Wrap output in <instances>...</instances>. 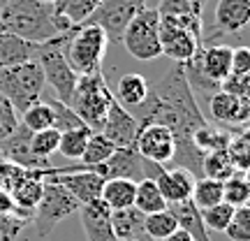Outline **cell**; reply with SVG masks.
I'll return each mask as SVG.
<instances>
[{
    "label": "cell",
    "mask_w": 250,
    "mask_h": 241,
    "mask_svg": "<svg viewBox=\"0 0 250 241\" xmlns=\"http://www.w3.org/2000/svg\"><path fill=\"white\" fill-rule=\"evenodd\" d=\"M236 206L227 204V202H220V204H213L208 209H202V223H204L206 230H213V232H225L227 225L232 220V214Z\"/></svg>",
    "instance_id": "39"
},
{
    "label": "cell",
    "mask_w": 250,
    "mask_h": 241,
    "mask_svg": "<svg viewBox=\"0 0 250 241\" xmlns=\"http://www.w3.org/2000/svg\"><path fill=\"white\" fill-rule=\"evenodd\" d=\"M58 139H61V132L56 128H46V130L33 132L30 134V153L35 158H40V160H49L58 151Z\"/></svg>",
    "instance_id": "38"
},
{
    "label": "cell",
    "mask_w": 250,
    "mask_h": 241,
    "mask_svg": "<svg viewBox=\"0 0 250 241\" xmlns=\"http://www.w3.org/2000/svg\"><path fill=\"white\" fill-rule=\"evenodd\" d=\"M204 21L202 17H160V49L162 56L174 63H188L202 46Z\"/></svg>",
    "instance_id": "5"
},
{
    "label": "cell",
    "mask_w": 250,
    "mask_h": 241,
    "mask_svg": "<svg viewBox=\"0 0 250 241\" xmlns=\"http://www.w3.org/2000/svg\"><path fill=\"white\" fill-rule=\"evenodd\" d=\"M79 202L54 181L44 179V190L40 197V204L33 211V225H35L37 239H49V234L67 218L79 211Z\"/></svg>",
    "instance_id": "8"
},
{
    "label": "cell",
    "mask_w": 250,
    "mask_h": 241,
    "mask_svg": "<svg viewBox=\"0 0 250 241\" xmlns=\"http://www.w3.org/2000/svg\"><path fill=\"white\" fill-rule=\"evenodd\" d=\"M134 209L142 211L144 216L155 214V211H165V209H167V202H165V197H162V193L158 190V186H155V181L153 179L137 181Z\"/></svg>",
    "instance_id": "27"
},
{
    "label": "cell",
    "mask_w": 250,
    "mask_h": 241,
    "mask_svg": "<svg viewBox=\"0 0 250 241\" xmlns=\"http://www.w3.org/2000/svg\"><path fill=\"white\" fill-rule=\"evenodd\" d=\"M93 172H98L102 179H130V181H144L155 179L162 172V165L142 158L134 151V146H123L111 153V158L102 165H90Z\"/></svg>",
    "instance_id": "11"
},
{
    "label": "cell",
    "mask_w": 250,
    "mask_h": 241,
    "mask_svg": "<svg viewBox=\"0 0 250 241\" xmlns=\"http://www.w3.org/2000/svg\"><path fill=\"white\" fill-rule=\"evenodd\" d=\"M21 125L28 128L30 132H40V130H46V128H54V111L49 107V102L40 100L35 105L21 114Z\"/></svg>",
    "instance_id": "36"
},
{
    "label": "cell",
    "mask_w": 250,
    "mask_h": 241,
    "mask_svg": "<svg viewBox=\"0 0 250 241\" xmlns=\"http://www.w3.org/2000/svg\"><path fill=\"white\" fill-rule=\"evenodd\" d=\"M225 234L229 237V241H250V206H236L232 214V220L227 225Z\"/></svg>",
    "instance_id": "43"
},
{
    "label": "cell",
    "mask_w": 250,
    "mask_h": 241,
    "mask_svg": "<svg viewBox=\"0 0 250 241\" xmlns=\"http://www.w3.org/2000/svg\"><path fill=\"white\" fill-rule=\"evenodd\" d=\"M220 90L250 98V74H229L227 79L220 81Z\"/></svg>",
    "instance_id": "45"
},
{
    "label": "cell",
    "mask_w": 250,
    "mask_h": 241,
    "mask_svg": "<svg viewBox=\"0 0 250 241\" xmlns=\"http://www.w3.org/2000/svg\"><path fill=\"white\" fill-rule=\"evenodd\" d=\"M28 220H33V214L17 209V206H14V211L0 216V241H14L17 234L28 225Z\"/></svg>",
    "instance_id": "40"
},
{
    "label": "cell",
    "mask_w": 250,
    "mask_h": 241,
    "mask_svg": "<svg viewBox=\"0 0 250 241\" xmlns=\"http://www.w3.org/2000/svg\"><path fill=\"white\" fill-rule=\"evenodd\" d=\"M148 95V81L144 79V74H137V72H127L118 79L116 93L114 98L116 102H121L123 107H139Z\"/></svg>",
    "instance_id": "25"
},
{
    "label": "cell",
    "mask_w": 250,
    "mask_h": 241,
    "mask_svg": "<svg viewBox=\"0 0 250 241\" xmlns=\"http://www.w3.org/2000/svg\"><path fill=\"white\" fill-rule=\"evenodd\" d=\"M195 61L199 70L215 84L229 77L232 72V46L229 44H202L197 49Z\"/></svg>",
    "instance_id": "19"
},
{
    "label": "cell",
    "mask_w": 250,
    "mask_h": 241,
    "mask_svg": "<svg viewBox=\"0 0 250 241\" xmlns=\"http://www.w3.org/2000/svg\"><path fill=\"white\" fill-rule=\"evenodd\" d=\"M250 199V183L246 172H236L234 176L223 181V202L232 206H243Z\"/></svg>",
    "instance_id": "37"
},
{
    "label": "cell",
    "mask_w": 250,
    "mask_h": 241,
    "mask_svg": "<svg viewBox=\"0 0 250 241\" xmlns=\"http://www.w3.org/2000/svg\"><path fill=\"white\" fill-rule=\"evenodd\" d=\"M107 46L109 40L104 30L93 23L74 26L70 33L62 35V54L74 74H93L102 70Z\"/></svg>",
    "instance_id": "3"
},
{
    "label": "cell",
    "mask_w": 250,
    "mask_h": 241,
    "mask_svg": "<svg viewBox=\"0 0 250 241\" xmlns=\"http://www.w3.org/2000/svg\"><path fill=\"white\" fill-rule=\"evenodd\" d=\"M42 190H44V179H42V172L37 170H23L21 176H19L12 188H9V195H12V202L17 209H23V211H35V206L40 204V197H42Z\"/></svg>",
    "instance_id": "21"
},
{
    "label": "cell",
    "mask_w": 250,
    "mask_h": 241,
    "mask_svg": "<svg viewBox=\"0 0 250 241\" xmlns=\"http://www.w3.org/2000/svg\"><path fill=\"white\" fill-rule=\"evenodd\" d=\"M40 2H49V5H54L56 0H40Z\"/></svg>",
    "instance_id": "50"
},
{
    "label": "cell",
    "mask_w": 250,
    "mask_h": 241,
    "mask_svg": "<svg viewBox=\"0 0 250 241\" xmlns=\"http://www.w3.org/2000/svg\"><path fill=\"white\" fill-rule=\"evenodd\" d=\"M9 211H14V202H12V195H9V190L0 188V216L9 214Z\"/></svg>",
    "instance_id": "47"
},
{
    "label": "cell",
    "mask_w": 250,
    "mask_h": 241,
    "mask_svg": "<svg viewBox=\"0 0 250 241\" xmlns=\"http://www.w3.org/2000/svg\"><path fill=\"white\" fill-rule=\"evenodd\" d=\"M0 7H2V0H0Z\"/></svg>",
    "instance_id": "52"
},
{
    "label": "cell",
    "mask_w": 250,
    "mask_h": 241,
    "mask_svg": "<svg viewBox=\"0 0 250 241\" xmlns=\"http://www.w3.org/2000/svg\"><path fill=\"white\" fill-rule=\"evenodd\" d=\"M155 186L162 193L167 206L176 204V202H186L192 195V186H195V174H190L183 167H162V172L155 176Z\"/></svg>",
    "instance_id": "18"
},
{
    "label": "cell",
    "mask_w": 250,
    "mask_h": 241,
    "mask_svg": "<svg viewBox=\"0 0 250 241\" xmlns=\"http://www.w3.org/2000/svg\"><path fill=\"white\" fill-rule=\"evenodd\" d=\"M111 102H114V93L109 90L102 70L93 72V74H77L70 107L93 132H100Z\"/></svg>",
    "instance_id": "4"
},
{
    "label": "cell",
    "mask_w": 250,
    "mask_h": 241,
    "mask_svg": "<svg viewBox=\"0 0 250 241\" xmlns=\"http://www.w3.org/2000/svg\"><path fill=\"white\" fill-rule=\"evenodd\" d=\"M132 116L139 125L158 123L169 128L174 139H192L195 130L208 123L199 111L195 93L186 79L183 65L179 63L153 86H148V95L139 107H134Z\"/></svg>",
    "instance_id": "1"
},
{
    "label": "cell",
    "mask_w": 250,
    "mask_h": 241,
    "mask_svg": "<svg viewBox=\"0 0 250 241\" xmlns=\"http://www.w3.org/2000/svg\"><path fill=\"white\" fill-rule=\"evenodd\" d=\"M160 17H202L204 2L199 0H160Z\"/></svg>",
    "instance_id": "41"
},
{
    "label": "cell",
    "mask_w": 250,
    "mask_h": 241,
    "mask_svg": "<svg viewBox=\"0 0 250 241\" xmlns=\"http://www.w3.org/2000/svg\"><path fill=\"white\" fill-rule=\"evenodd\" d=\"M42 179L62 186L81 206L100 199L102 183H104V179L98 172H93L90 165H81V162H74L70 167H46L42 170Z\"/></svg>",
    "instance_id": "10"
},
{
    "label": "cell",
    "mask_w": 250,
    "mask_h": 241,
    "mask_svg": "<svg viewBox=\"0 0 250 241\" xmlns=\"http://www.w3.org/2000/svg\"><path fill=\"white\" fill-rule=\"evenodd\" d=\"M229 74H250V49L248 46L232 49V72Z\"/></svg>",
    "instance_id": "46"
},
{
    "label": "cell",
    "mask_w": 250,
    "mask_h": 241,
    "mask_svg": "<svg viewBox=\"0 0 250 241\" xmlns=\"http://www.w3.org/2000/svg\"><path fill=\"white\" fill-rule=\"evenodd\" d=\"M62 35L54 37L49 42H42L35 61L42 67L44 84H49L56 90V100L70 105L72 93H74V84H77V74L70 67V63L65 61V54H62Z\"/></svg>",
    "instance_id": "9"
},
{
    "label": "cell",
    "mask_w": 250,
    "mask_h": 241,
    "mask_svg": "<svg viewBox=\"0 0 250 241\" xmlns=\"http://www.w3.org/2000/svg\"><path fill=\"white\" fill-rule=\"evenodd\" d=\"M81 214V227L86 234V241H118L111 223H109V206L102 199H95L90 204L79 206Z\"/></svg>",
    "instance_id": "20"
},
{
    "label": "cell",
    "mask_w": 250,
    "mask_h": 241,
    "mask_svg": "<svg viewBox=\"0 0 250 241\" xmlns=\"http://www.w3.org/2000/svg\"><path fill=\"white\" fill-rule=\"evenodd\" d=\"M19 123H21L19 121V111L12 107V102L7 98L0 95V142L7 139L9 134L19 128Z\"/></svg>",
    "instance_id": "44"
},
{
    "label": "cell",
    "mask_w": 250,
    "mask_h": 241,
    "mask_svg": "<svg viewBox=\"0 0 250 241\" xmlns=\"http://www.w3.org/2000/svg\"><path fill=\"white\" fill-rule=\"evenodd\" d=\"M250 21V0H218L213 12L211 35H234L241 33Z\"/></svg>",
    "instance_id": "17"
},
{
    "label": "cell",
    "mask_w": 250,
    "mask_h": 241,
    "mask_svg": "<svg viewBox=\"0 0 250 241\" xmlns=\"http://www.w3.org/2000/svg\"><path fill=\"white\" fill-rule=\"evenodd\" d=\"M90 130L88 125H81V128H74V130H67V132H61V139H58V151L61 155H65L67 160H79L83 149H86V144H88Z\"/></svg>",
    "instance_id": "30"
},
{
    "label": "cell",
    "mask_w": 250,
    "mask_h": 241,
    "mask_svg": "<svg viewBox=\"0 0 250 241\" xmlns=\"http://www.w3.org/2000/svg\"><path fill=\"white\" fill-rule=\"evenodd\" d=\"M134 193L137 183L130 179H104L100 199L109 206V211H121L134 206Z\"/></svg>",
    "instance_id": "23"
},
{
    "label": "cell",
    "mask_w": 250,
    "mask_h": 241,
    "mask_svg": "<svg viewBox=\"0 0 250 241\" xmlns=\"http://www.w3.org/2000/svg\"><path fill=\"white\" fill-rule=\"evenodd\" d=\"M5 2H7V0H2V5H5Z\"/></svg>",
    "instance_id": "53"
},
{
    "label": "cell",
    "mask_w": 250,
    "mask_h": 241,
    "mask_svg": "<svg viewBox=\"0 0 250 241\" xmlns=\"http://www.w3.org/2000/svg\"><path fill=\"white\" fill-rule=\"evenodd\" d=\"M137 132H139V123L132 116V111L123 107L121 102H116V98H114V102L107 109L104 123L100 128V134L107 137L116 149H123V146H132Z\"/></svg>",
    "instance_id": "14"
},
{
    "label": "cell",
    "mask_w": 250,
    "mask_h": 241,
    "mask_svg": "<svg viewBox=\"0 0 250 241\" xmlns=\"http://www.w3.org/2000/svg\"><path fill=\"white\" fill-rule=\"evenodd\" d=\"M0 33H12L35 44L61 35L54 23V5L40 0H7L0 7Z\"/></svg>",
    "instance_id": "2"
},
{
    "label": "cell",
    "mask_w": 250,
    "mask_h": 241,
    "mask_svg": "<svg viewBox=\"0 0 250 241\" xmlns=\"http://www.w3.org/2000/svg\"><path fill=\"white\" fill-rule=\"evenodd\" d=\"M146 7V0H100L95 12L83 23H93L104 30L107 40L121 42L125 28L137 17V12Z\"/></svg>",
    "instance_id": "12"
},
{
    "label": "cell",
    "mask_w": 250,
    "mask_h": 241,
    "mask_svg": "<svg viewBox=\"0 0 250 241\" xmlns=\"http://www.w3.org/2000/svg\"><path fill=\"white\" fill-rule=\"evenodd\" d=\"M227 155L232 165L236 167L239 172H248V165H250V137L246 132V128H236L232 130V137H229V144H227Z\"/></svg>",
    "instance_id": "33"
},
{
    "label": "cell",
    "mask_w": 250,
    "mask_h": 241,
    "mask_svg": "<svg viewBox=\"0 0 250 241\" xmlns=\"http://www.w3.org/2000/svg\"><path fill=\"white\" fill-rule=\"evenodd\" d=\"M109 223H111V230H114L118 241L132 239V237L144 234V214L137 211L134 206L121 209V211H111L109 214Z\"/></svg>",
    "instance_id": "26"
},
{
    "label": "cell",
    "mask_w": 250,
    "mask_h": 241,
    "mask_svg": "<svg viewBox=\"0 0 250 241\" xmlns=\"http://www.w3.org/2000/svg\"><path fill=\"white\" fill-rule=\"evenodd\" d=\"M134 151L139 153L142 158L155 162V165H169L176 151V139L171 134L169 128L158 123L139 125V132L134 137Z\"/></svg>",
    "instance_id": "13"
},
{
    "label": "cell",
    "mask_w": 250,
    "mask_h": 241,
    "mask_svg": "<svg viewBox=\"0 0 250 241\" xmlns=\"http://www.w3.org/2000/svg\"><path fill=\"white\" fill-rule=\"evenodd\" d=\"M44 86V74L37 61L14 65V67H0V95L7 98L12 107L21 114L30 105L42 100Z\"/></svg>",
    "instance_id": "6"
},
{
    "label": "cell",
    "mask_w": 250,
    "mask_h": 241,
    "mask_svg": "<svg viewBox=\"0 0 250 241\" xmlns=\"http://www.w3.org/2000/svg\"><path fill=\"white\" fill-rule=\"evenodd\" d=\"M30 134L33 132H30L28 128H23V125L19 123L17 130L9 134L7 139L0 142V158L19 165L21 170L42 172V170H46V167H51V165H49V160H40V158H35V155L30 153Z\"/></svg>",
    "instance_id": "15"
},
{
    "label": "cell",
    "mask_w": 250,
    "mask_h": 241,
    "mask_svg": "<svg viewBox=\"0 0 250 241\" xmlns=\"http://www.w3.org/2000/svg\"><path fill=\"white\" fill-rule=\"evenodd\" d=\"M125 51L137 61H155L162 56L160 49V12L155 7H144L125 28L123 37Z\"/></svg>",
    "instance_id": "7"
},
{
    "label": "cell",
    "mask_w": 250,
    "mask_h": 241,
    "mask_svg": "<svg viewBox=\"0 0 250 241\" xmlns=\"http://www.w3.org/2000/svg\"><path fill=\"white\" fill-rule=\"evenodd\" d=\"M125 241H153V239L146 232H144V234H139V237H132V239H125Z\"/></svg>",
    "instance_id": "49"
},
{
    "label": "cell",
    "mask_w": 250,
    "mask_h": 241,
    "mask_svg": "<svg viewBox=\"0 0 250 241\" xmlns=\"http://www.w3.org/2000/svg\"><path fill=\"white\" fill-rule=\"evenodd\" d=\"M192 204L202 211V209H208L213 204H220L223 202V181L215 179H206V176H199L195 179V186H192Z\"/></svg>",
    "instance_id": "31"
},
{
    "label": "cell",
    "mask_w": 250,
    "mask_h": 241,
    "mask_svg": "<svg viewBox=\"0 0 250 241\" xmlns=\"http://www.w3.org/2000/svg\"><path fill=\"white\" fill-rule=\"evenodd\" d=\"M174 230H179V225H176V218H174L169 209L144 216V232L148 234L153 241H162L165 237H169Z\"/></svg>",
    "instance_id": "34"
},
{
    "label": "cell",
    "mask_w": 250,
    "mask_h": 241,
    "mask_svg": "<svg viewBox=\"0 0 250 241\" xmlns=\"http://www.w3.org/2000/svg\"><path fill=\"white\" fill-rule=\"evenodd\" d=\"M236 172L239 170L232 165L227 151H211V153H204V158H202V176H206V179L227 181Z\"/></svg>",
    "instance_id": "32"
},
{
    "label": "cell",
    "mask_w": 250,
    "mask_h": 241,
    "mask_svg": "<svg viewBox=\"0 0 250 241\" xmlns=\"http://www.w3.org/2000/svg\"><path fill=\"white\" fill-rule=\"evenodd\" d=\"M208 111L218 123L232 125V128H246L250 118V98L215 90L208 98Z\"/></svg>",
    "instance_id": "16"
},
{
    "label": "cell",
    "mask_w": 250,
    "mask_h": 241,
    "mask_svg": "<svg viewBox=\"0 0 250 241\" xmlns=\"http://www.w3.org/2000/svg\"><path fill=\"white\" fill-rule=\"evenodd\" d=\"M114 151H116V146L109 142L107 137H102L100 132H93L88 144H86V149H83V153H81L79 162L81 165H102V162H107L111 158Z\"/></svg>",
    "instance_id": "35"
},
{
    "label": "cell",
    "mask_w": 250,
    "mask_h": 241,
    "mask_svg": "<svg viewBox=\"0 0 250 241\" xmlns=\"http://www.w3.org/2000/svg\"><path fill=\"white\" fill-rule=\"evenodd\" d=\"M40 44L28 42L12 33H0V67H14L37 58Z\"/></svg>",
    "instance_id": "22"
},
{
    "label": "cell",
    "mask_w": 250,
    "mask_h": 241,
    "mask_svg": "<svg viewBox=\"0 0 250 241\" xmlns=\"http://www.w3.org/2000/svg\"><path fill=\"white\" fill-rule=\"evenodd\" d=\"M167 209L174 214L179 230L188 232L195 241H208V230H206L204 223H202V214H199V209L192 204V199L169 204Z\"/></svg>",
    "instance_id": "24"
},
{
    "label": "cell",
    "mask_w": 250,
    "mask_h": 241,
    "mask_svg": "<svg viewBox=\"0 0 250 241\" xmlns=\"http://www.w3.org/2000/svg\"><path fill=\"white\" fill-rule=\"evenodd\" d=\"M98 5L100 0H56L54 14L65 19V21H70L72 26H81L95 12Z\"/></svg>",
    "instance_id": "28"
},
{
    "label": "cell",
    "mask_w": 250,
    "mask_h": 241,
    "mask_svg": "<svg viewBox=\"0 0 250 241\" xmlns=\"http://www.w3.org/2000/svg\"><path fill=\"white\" fill-rule=\"evenodd\" d=\"M46 102H49V107L54 111V128L58 132H67V130H74V128L86 125L77 116V111H74L70 105H65L61 100H46Z\"/></svg>",
    "instance_id": "42"
},
{
    "label": "cell",
    "mask_w": 250,
    "mask_h": 241,
    "mask_svg": "<svg viewBox=\"0 0 250 241\" xmlns=\"http://www.w3.org/2000/svg\"><path fill=\"white\" fill-rule=\"evenodd\" d=\"M232 132L225 130V128H213V125H202L199 130H195L192 134V144L202 153H211V151H225L227 144H229Z\"/></svg>",
    "instance_id": "29"
},
{
    "label": "cell",
    "mask_w": 250,
    "mask_h": 241,
    "mask_svg": "<svg viewBox=\"0 0 250 241\" xmlns=\"http://www.w3.org/2000/svg\"><path fill=\"white\" fill-rule=\"evenodd\" d=\"M199 2H204V5H206V0H199Z\"/></svg>",
    "instance_id": "51"
},
{
    "label": "cell",
    "mask_w": 250,
    "mask_h": 241,
    "mask_svg": "<svg viewBox=\"0 0 250 241\" xmlns=\"http://www.w3.org/2000/svg\"><path fill=\"white\" fill-rule=\"evenodd\" d=\"M162 241H195V239H192L188 232H183V230H174L169 237H165Z\"/></svg>",
    "instance_id": "48"
}]
</instances>
